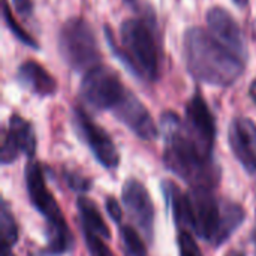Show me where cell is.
<instances>
[{
	"instance_id": "6da1fadb",
	"label": "cell",
	"mask_w": 256,
	"mask_h": 256,
	"mask_svg": "<svg viewBox=\"0 0 256 256\" xmlns=\"http://www.w3.org/2000/svg\"><path fill=\"white\" fill-rule=\"evenodd\" d=\"M160 124L165 136V166L190 184V188L214 189L219 184L222 174L213 153L204 150L188 134L183 122L176 112H164Z\"/></svg>"
},
{
	"instance_id": "7a4b0ae2",
	"label": "cell",
	"mask_w": 256,
	"mask_h": 256,
	"mask_svg": "<svg viewBox=\"0 0 256 256\" xmlns=\"http://www.w3.org/2000/svg\"><path fill=\"white\" fill-rule=\"evenodd\" d=\"M183 57L189 74L210 86L230 87L244 72L246 62L201 27L184 32Z\"/></svg>"
},
{
	"instance_id": "3957f363",
	"label": "cell",
	"mask_w": 256,
	"mask_h": 256,
	"mask_svg": "<svg viewBox=\"0 0 256 256\" xmlns=\"http://www.w3.org/2000/svg\"><path fill=\"white\" fill-rule=\"evenodd\" d=\"M104 32L112 52L130 74L147 82H154L159 78V48L153 21L144 15L124 20L120 26V44L108 26L104 27Z\"/></svg>"
},
{
	"instance_id": "277c9868",
	"label": "cell",
	"mask_w": 256,
	"mask_h": 256,
	"mask_svg": "<svg viewBox=\"0 0 256 256\" xmlns=\"http://www.w3.org/2000/svg\"><path fill=\"white\" fill-rule=\"evenodd\" d=\"M190 207V231L212 246H222L244 222L246 213L238 204L220 200L213 189L190 188L188 192Z\"/></svg>"
},
{
	"instance_id": "5b68a950",
	"label": "cell",
	"mask_w": 256,
	"mask_h": 256,
	"mask_svg": "<svg viewBox=\"0 0 256 256\" xmlns=\"http://www.w3.org/2000/svg\"><path fill=\"white\" fill-rule=\"evenodd\" d=\"M26 186L33 207L45 218L48 224V252L51 255H62L70 249L74 237L64 216L48 190L42 172V166L36 160H30L26 166Z\"/></svg>"
},
{
	"instance_id": "8992f818",
	"label": "cell",
	"mask_w": 256,
	"mask_h": 256,
	"mask_svg": "<svg viewBox=\"0 0 256 256\" xmlns=\"http://www.w3.org/2000/svg\"><path fill=\"white\" fill-rule=\"evenodd\" d=\"M58 51L64 63L76 70L87 72L100 64V50L92 26L80 16L69 18L58 33Z\"/></svg>"
},
{
	"instance_id": "52a82bcc",
	"label": "cell",
	"mask_w": 256,
	"mask_h": 256,
	"mask_svg": "<svg viewBox=\"0 0 256 256\" xmlns=\"http://www.w3.org/2000/svg\"><path fill=\"white\" fill-rule=\"evenodd\" d=\"M126 93L128 88L123 86L118 75L104 64H98L87 70L80 86L82 100L98 111H112Z\"/></svg>"
},
{
	"instance_id": "ba28073f",
	"label": "cell",
	"mask_w": 256,
	"mask_h": 256,
	"mask_svg": "<svg viewBox=\"0 0 256 256\" xmlns=\"http://www.w3.org/2000/svg\"><path fill=\"white\" fill-rule=\"evenodd\" d=\"M72 120L78 135L88 146L96 160L108 170L117 168L120 162V156L114 141L106 134V130L100 128L98 123H94L92 117L80 106L74 108Z\"/></svg>"
},
{
	"instance_id": "9c48e42d",
	"label": "cell",
	"mask_w": 256,
	"mask_h": 256,
	"mask_svg": "<svg viewBox=\"0 0 256 256\" xmlns=\"http://www.w3.org/2000/svg\"><path fill=\"white\" fill-rule=\"evenodd\" d=\"M183 124L188 134L204 150L213 153L214 140H216V123L206 99L201 96L198 90L186 105V116Z\"/></svg>"
},
{
	"instance_id": "30bf717a",
	"label": "cell",
	"mask_w": 256,
	"mask_h": 256,
	"mask_svg": "<svg viewBox=\"0 0 256 256\" xmlns=\"http://www.w3.org/2000/svg\"><path fill=\"white\" fill-rule=\"evenodd\" d=\"M122 200L136 226L152 243L154 232V206L146 186L136 178L126 180Z\"/></svg>"
},
{
	"instance_id": "8fae6325",
	"label": "cell",
	"mask_w": 256,
	"mask_h": 256,
	"mask_svg": "<svg viewBox=\"0 0 256 256\" xmlns=\"http://www.w3.org/2000/svg\"><path fill=\"white\" fill-rule=\"evenodd\" d=\"M210 33L242 60H248V44L237 20L224 8L214 6L207 12Z\"/></svg>"
},
{
	"instance_id": "7c38bea8",
	"label": "cell",
	"mask_w": 256,
	"mask_h": 256,
	"mask_svg": "<svg viewBox=\"0 0 256 256\" xmlns=\"http://www.w3.org/2000/svg\"><path fill=\"white\" fill-rule=\"evenodd\" d=\"M114 117L130 129L136 136L146 141H152L158 136V128L144 104L128 90L126 96L112 110Z\"/></svg>"
},
{
	"instance_id": "4fadbf2b",
	"label": "cell",
	"mask_w": 256,
	"mask_h": 256,
	"mask_svg": "<svg viewBox=\"0 0 256 256\" xmlns=\"http://www.w3.org/2000/svg\"><path fill=\"white\" fill-rule=\"evenodd\" d=\"M36 152V135L30 122L22 118L18 114L10 116L8 129L3 136L2 144V164L14 162L20 154H26L27 158H33Z\"/></svg>"
},
{
	"instance_id": "5bb4252c",
	"label": "cell",
	"mask_w": 256,
	"mask_h": 256,
	"mask_svg": "<svg viewBox=\"0 0 256 256\" xmlns=\"http://www.w3.org/2000/svg\"><path fill=\"white\" fill-rule=\"evenodd\" d=\"M230 146L242 166L256 172V124L248 117H236L230 126Z\"/></svg>"
},
{
	"instance_id": "9a60e30c",
	"label": "cell",
	"mask_w": 256,
	"mask_h": 256,
	"mask_svg": "<svg viewBox=\"0 0 256 256\" xmlns=\"http://www.w3.org/2000/svg\"><path fill=\"white\" fill-rule=\"evenodd\" d=\"M16 80L28 92L40 98L52 96L57 92V81L54 76L34 60H26L20 64Z\"/></svg>"
},
{
	"instance_id": "2e32d148",
	"label": "cell",
	"mask_w": 256,
	"mask_h": 256,
	"mask_svg": "<svg viewBox=\"0 0 256 256\" xmlns=\"http://www.w3.org/2000/svg\"><path fill=\"white\" fill-rule=\"evenodd\" d=\"M162 192L177 226L184 231L190 230V207L188 194H183L176 183L168 180L162 182Z\"/></svg>"
},
{
	"instance_id": "e0dca14e",
	"label": "cell",
	"mask_w": 256,
	"mask_h": 256,
	"mask_svg": "<svg viewBox=\"0 0 256 256\" xmlns=\"http://www.w3.org/2000/svg\"><path fill=\"white\" fill-rule=\"evenodd\" d=\"M76 207H78V213H80V219H81L84 231L98 234L99 237H102L105 240L111 238L110 228L104 222V218L99 213L98 206L92 200H88L87 196H80L76 201Z\"/></svg>"
},
{
	"instance_id": "ac0fdd59",
	"label": "cell",
	"mask_w": 256,
	"mask_h": 256,
	"mask_svg": "<svg viewBox=\"0 0 256 256\" xmlns=\"http://www.w3.org/2000/svg\"><path fill=\"white\" fill-rule=\"evenodd\" d=\"M18 240V228L15 224V219L8 207L6 202L2 206V214H0V243H2V256L9 255L12 246Z\"/></svg>"
},
{
	"instance_id": "d6986e66",
	"label": "cell",
	"mask_w": 256,
	"mask_h": 256,
	"mask_svg": "<svg viewBox=\"0 0 256 256\" xmlns=\"http://www.w3.org/2000/svg\"><path fill=\"white\" fill-rule=\"evenodd\" d=\"M120 237L124 246L126 256H148L147 248L141 238V236L129 225H123L120 228Z\"/></svg>"
},
{
	"instance_id": "ffe728a7",
	"label": "cell",
	"mask_w": 256,
	"mask_h": 256,
	"mask_svg": "<svg viewBox=\"0 0 256 256\" xmlns=\"http://www.w3.org/2000/svg\"><path fill=\"white\" fill-rule=\"evenodd\" d=\"M3 18H4V22H6V26L9 27V30L12 32V34H15V38L16 39H20L22 44H26V45H28L30 48H34V50H38L39 46H38V42L18 24V21L15 20V16L12 15V10H10V8H9V4H8V2L6 0H3Z\"/></svg>"
},
{
	"instance_id": "44dd1931",
	"label": "cell",
	"mask_w": 256,
	"mask_h": 256,
	"mask_svg": "<svg viewBox=\"0 0 256 256\" xmlns=\"http://www.w3.org/2000/svg\"><path fill=\"white\" fill-rule=\"evenodd\" d=\"M84 240H86V246L90 256H112V252L110 250V248L102 242V237H99L98 234H93L90 231H84Z\"/></svg>"
},
{
	"instance_id": "7402d4cb",
	"label": "cell",
	"mask_w": 256,
	"mask_h": 256,
	"mask_svg": "<svg viewBox=\"0 0 256 256\" xmlns=\"http://www.w3.org/2000/svg\"><path fill=\"white\" fill-rule=\"evenodd\" d=\"M177 243H178L180 256H202L200 246L196 244V242L194 240V237L188 231L180 230Z\"/></svg>"
},
{
	"instance_id": "603a6c76",
	"label": "cell",
	"mask_w": 256,
	"mask_h": 256,
	"mask_svg": "<svg viewBox=\"0 0 256 256\" xmlns=\"http://www.w3.org/2000/svg\"><path fill=\"white\" fill-rule=\"evenodd\" d=\"M64 178L69 184L70 189L76 190V192H87L90 188H92V180L78 174V172H74V171H66L64 172Z\"/></svg>"
},
{
	"instance_id": "cb8c5ba5",
	"label": "cell",
	"mask_w": 256,
	"mask_h": 256,
	"mask_svg": "<svg viewBox=\"0 0 256 256\" xmlns=\"http://www.w3.org/2000/svg\"><path fill=\"white\" fill-rule=\"evenodd\" d=\"M105 208H106V213L110 214V218L116 224H118L122 220L123 213H122V208H120L118 201L114 196H106V200H105Z\"/></svg>"
},
{
	"instance_id": "d4e9b609",
	"label": "cell",
	"mask_w": 256,
	"mask_h": 256,
	"mask_svg": "<svg viewBox=\"0 0 256 256\" xmlns=\"http://www.w3.org/2000/svg\"><path fill=\"white\" fill-rule=\"evenodd\" d=\"M15 9L24 15V16H30L32 15V10H33V3L30 0H12Z\"/></svg>"
},
{
	"instance_id": "484cf974",
	"label": "cell",
	"mask_w": 256,
	"mask_h": 256,
	"mask_svg": "<svg viewBox=\"0 0 256 256\" xmlns=\"http://www.w3.org/2000/svg\"><path fill=\"white\" fill-rule=\"evenodd\" d=\"M249 94L252 98V100L256 104V80L250 84V88H249Z\"/></svg>"
},
{
	"instance_id": "4316f807",
	"label": "cell",
	"mask_w": 256,
	"mask_h": 256,
	"mask_svg": "<svg viewBox=\"0 0 256 256\" xmlns=\"http://www.w3.org/2000/svg\"><path fill=\"white\" fill-rule=\"evenodd\" d=\"M226 256H244L243 252H238V250H231V252H228Z\"/></svg>"
},
{
	"instance_id": "83f0119b",
	"label": "cell",
	"mask_w": 256,
	"mask_h": 256,
	"mask_svg": "<svg viewBox=\"0 0 256 256\" xmlns=\"http://www.w3.org/2000/svg\"><path fill=\"white\" fill-rule=\"evenodd\" d=\"M232 2H234L237 6H242V8H243V6H246V4H248V2H249V0H232Z\"/></svg>"
},
{
	"instance_id": "f1b7e54d",
	"label": "cell",
	"mask_w": 256,
	"mask_h": 256,
	"mask_svg": "<svg viewBox=\"0 0 256 256\" xmlns=\"http://www.w3.org/2000/svg\"><path fill=\"white\" fill-rule=\"evenodd\" d=\"M123 2H126V3H129V4H132V3H135L136 0H123Z\"/></svg>"
}]
</instances>
